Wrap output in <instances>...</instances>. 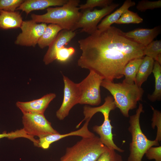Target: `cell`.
Returning a JSON list of instances; mask_svg holds the SVG:
<instances>
[{"label":"cell","instance_id":"1","mask_svg":"<svg viewBox=\"0 0 161 161\" xmlns=\"http://www.w3.org/2000/svg\"><path fill=\"white\" fill-rule=\"evenodd\" d=\"M78 43L82 53L78 66L95 72L104 80L122 78L130 61L144 56L145 47L126 38L124 32L114 26L97 29Z\"/></svg>","mask_w":161,"mask_h":161},{"label":"cell","instance_id":"2","mask_svg":"<svg viewBox=\"0 0 161 161\" xmlns=\"http://www.w3.org/2000/svg\"><path fill=\"white\" fill-rule=\"evenodd\" d=\"M80 2V0H68L61 7L48 8L44 14H32V19L37 23L56 24L63 30L74 31L81 15L78 7Z\"/></svg>","mask_w":161,"mask_h":161},{"label":"cell","instance_id":"3","mask_svg":"<svg viewBox=\"0 0 161 161\" xmlns=\"http://www.w3.org/2000/svg\"><path fill=\"white\" fill-rule=\"evenodd\" d=\"M102 86L111 94L117 108L125 117L129 116L130 110L136 108L138 102L141 100L144 91L134 83H114L113 81L103 80Z\"/></svg>","mask_w":161,"mask_h":161},{"label":"cell","instance_id":"4","mask_svg":"<svg viewBox=\"0 0 161 161\" xmlns=\"http://www.w3.org/2000/svg\"><path fill=\"white\" fill-rule=\"evenodd\" d=\"M143 108V104L140 103L135 114L130 116L128 130L131 135V140L128 161H142L144 155L149 148L159 145L158 142L149 140L142 131L140 118L141 113L144 112Z\"/></svg>","mask_w":161,"mask_h":161},{"label":"cell","instance_id":"5","mask_svg":"<svg viewBox=\"0 0 161 161\" xmlns=\"http://www.w3.org/2000/svg\"><path fill=\"white\" fill-rule=\"evenodd\" d=\"M108 149L95 135L83 138L73 146L66 148L60 161H96Z\"/></svg>","mask_w":161,"mask_h":161},{"label":"cell","instance_id":"6","mask_svg":"<svg viewBox=\"0 0 161 161\" xmlns=\"http://www.w3.org/2000/svg\"><path fill=\"white\" fill-rule=\"evenodd\" d=\"M116 108L113 98L109 95L105 98V102L102 105L97 107L88 106L86 111L87 115L90 117H92L98 112H100L103 114L104 118L103 123L100 126H94L93 131L100 136L99 138L101 142L109 149L122 153L124 150L118 147L113 141L112 133L113 127L111 124V120L109 118L110 112Z\"/></svg>","mask_w":161,"mask_h":161},{"label":"cell","instance_id":"7","mask_svg":"<svg viewBox=\"0 0 161 161\" xmlns=\"http://www.w3.org/2000/svg\"><path fill=\"white\" fill-rule=\"evenodd\" d=\"M78 83L81 96L79 104L97 106L101 102L100 86L102 78L92 71Z\"/></svg>","mask_w":161,"mask_h":161},{"label":"cell","instance_id":"8","mask_svg":"<svg viewBox=\"0 0 161 161\" xmlns=\"http://www.w3.org/2000/svg\"><path fill=\"white\" fill-rule=\"evenodd\" d=\"M23 129L28 135L39 138L46 136L59 133L52 126L51 123L44 114H23Z\"/></svg>","mask_w":161,"mask_h":161},{"label":"cell","instance_id":"9","mask_svg":"<svg viewBox=\"0 0 161 161\" xmlns=\"http://www.w3.org/2000/svg\"><path fill=\"white\" fill-rule=\"evenodd\" d=\"M119 4L112 3L100 10L87 9L82 11L78 22L73 31L81 28V32L91 35L97 29L98 24L102 18L109 14L118 7Z\"/></svg>","mask_w":161,"mask_h":161},{"label":"cell","instance_id":"10","mask_svg":"<svg viewBox=\"0 0 161 161\" xmlns=\"http://www.w3.org/2000/svg\"><path fill=\"white\" fill-rule=\"evenodd\" d=\"M64 83V97L62 103L56 112V116L60 120H64L69 114L70 111L79 103L81 94L78 83H75L63 75Z\"/></svg>","mask_w":161,"mask_h":161},{"label":"cell","instance_id":"11","mask_svg":"<svg viewBox=\"0 0 161 161\" xmlns=\"http://www.w3.org/2000/svg\"><path fill=\"white\" fill-rule=\"evenodd\" d=\"M46 24H38L32 20L23 21L20 27L21 32L15 41L16 45L34 47L44 32Z\"/></svg>","mask_w":161,"mask_h":161},{"label":"cell","instance_id":"12","mask_svg":"<svg viewBox=\"0 0 161 161\" xmlns=\"http://www.w3.org/2000/svg\"><path fill=\"white\" fill-rule=\"evenodd\" d=\"M76 35L75 32L72 30H63L60 31L49 46L43 59L44 64L46 65H48L56 60L58 51L67 45Z\"/></svg>","mask_w":161,"mask_h":161},{"label":"cell","instance_id":"13","mask_svg":"<svg viewBox=\"0 0 161 161\" xmlns=\"http://www.w3.org/2000/svg\"><path fill=\"white\" fill-rule=\"evenodd\" d=\"M56 97L54 93L47 94L41 98L30 101H18L16 106L23 114L32 113L44 114L49 103Z\"/></svg>","mask_w":161,"mask_h":161},{"label":"cell","instance_id":"14","mask_svg":"<svg viewBox=\"0 0 161 161\" xmlns=\"http://www.w3.org/2000/svg\"><path fill=\"white\" fill-rule=\"evenodd\" d=\"M90 120L88 119L80 129L66 134H58L49 135L39 138L38 140V147L43 149H47L50 145L53 143L58 141L64 137L69 136H76L83 138L93 137L95 135L90 131L88 129V125Z\"/></svg>","mask_w":161,"mask_h":161},{"label":"cell","instance_id":"15","mask_svg":"<svg viewBox=\"0 0 161 161\" xmlns=\"http://www.w3.org/2000/svg\"><path fill=\"white\" fill-rule=\"evenodd\" d=\"M160 32V26H158L152 29H137L124 32V34L128 38L145 47L153 41Z\"/></svg>","mask_w":161,"mask_h":161},{"label":"cell","instance_id":"16","mask_svg":"<svg viewBox=\"0 0 161 161\" xmlns=\"http://www.w3.org/2000/svg\"><path fill=\"white\" fill-rule=\"evenodd\" d=\"M68 0H26L16 9L25 12L27 15L34 10H41L53 6H62Z\"/></svg>","mask_w":161,"mask_h":161},{"label":"cell","instance_id":"17","mask_svg":"<svg viewBox=\"0 0 161 161\" xmlns=\"http://www.w3.org/2000/svg\"><path fill=\"white\" fill-rule=\"evenodd\" d=\"M23 22L19 12L0 10V29L8 30L20 28Z\"/></svg>","mask_w":161,"mask_h":161},{"label":"cell","instance_id":"18","mask_svg":"<svg viewBox=\"0 0 161 161\" xmlns=\"http://www.w3.org/2000/svg\"><path fill=\"white\" fill-rule=\"evenodd\" d=\"M135 3L131 0H126L118 9L103 19L97 26V29L102 31L111 26L120 18L122 14L129 8L135 5Z\"/></svg>","mask_w":161,"mask_h":161},{"label":"cell","instance_id":"19","mask_svg":"<svg viewBox=\"0 0 161 161\" xmlns=\"http://www.w3.org/2000/svg\"><path fill=\"white\" fill-rule=\"evenodd\" d=\"M154 59L145 56L143 58L135 78L134 83L139 87L146 81L149 76L152 72L153 68Z\"/></svg>","mask_w":161,"mask_h":161},{"label":"cell","instance_id":"20","mask_svg":"<svg viewBox=\"0 0 161 161\" xmlns=\"http://www.w3.org/2000/svg\"><path fill=\"white\" fill-rule=\"evenodd\" d=\"M63 30L60 26L57 24H50L47 25L38 42L39 47L43 49L49 47L59 32Z\"/></svg>","mask_w":161,"mask_h":161},{"label":"cell","instance_id":"21","mask_svg":"<svg viewBox=\"0 0 161 161\" xmlns=\"http://www.w3.org/2000/svg\"><path fill=\"white\" fill-rule=\"evenodd\" d=\"M143 58H134L128 63L123 69V74L125 78L123 81L129 83H134L136 75Z\"/></svg>","mask_w":161,"mask_h":161},{"label":"cell","instance_id":"22","mask_svg":"<svg viewBox=\"0 0 161 161\" xmlns=\"http://www.w3.org/2000/svg\"><path fill=\"white\" fill-rule=\"evenodd\" d=\"M152 72L155 78L154 90L151 95H148V98L151 101L160 100L161 99V66L155 61Z\"/></svg>","mask_w":161,"mask_h":161},{"label":"cell","instance_id":"23","mask_svg":"<svg viewBox=\"0 0 161 161\" xmlns=\"http://www.w3.org/2000/svg\"><path fill=\"white\" fill-rule=\"evenodd\" d=\"M143 19L137 13L128 10L123 13L115 23L117 24H135L143 22Z\"/></svg>","mask_w":161,"mask_h":161},{"label":"cell","instance_id":"24","mask_svg":"<svg viewBox=\"0 0 161 161\" xmlns=\"http://www.w3.org/2000/svg\"><path fill=\"white\" fill-rule=\"evenodd\" d=\"M143 52L144 55L151 57L155 60L158 55L161 54V40H153L144 47Z\"/></svg>","mask_w":161,"mask_h":161},{"label":"cell","instance_id":"25","mask_svg":"<svg viewBox=\"0 0 161 161\" xmlns=\"http://www.w3.org/2000/svg\"><path fill=\"white\" fill-rule=\"evenodd\" d=\"M151 106L153 112L151 127L153 129L155 126L157 128V135L155 140L159 142L161 141V112L152 106Z\"/></svg>","mask_w":161,"mask_h":161},{"label":"cell","instance_id":"26","mask_svg":"<svg viewBox=\"0 0 161 161\" xmlns=\"http://www.w3.org/2000/svg\"><path fill=\"white\" fill-rule=\"evenodd\" d=\"M112 2V0H87L85 3L79 5V8L82 11L87 9L92 10L97 7L103 8L106 7L111 4Z\"/></svg>","mask_w":161,"mask_h":161},{"label":"cell","instance_id":"27","mask_svg":"<svg viewBox=\"0 0 161 161\" xmlns=\"http://www.w3.org/2000/svg\"><path fill=\"white\" fill-rule=\"evenodd\" d=\"M161 7V0L149 1L143 0L139 1L136 8L139 11L143 12L147 10H153Z\"/></svg>","mask_w":161,"mask_h":161},{"label":"cell","instance_id":"28","mask_svg":"<svg viewBox=\"0 0 161 161\" xmlns=\"http://www.w3.org/2000/svg\"><path fill=\"white\" fill-rule=\"evenodd\" d=\"M23 0H0V10L15 11Z\"/></svg>","mask_w":161,"mask_h":161},{"label":"cell","instance_id":"29","mask_svg":"<svg viewBox=\"0 0 161 161\" xmlns=\"http://www.w3.org/2000/svg\"><path fill=\"white\" fill-rule=\"evenodd\" d=\"M75 51L73 47L66 48L63 47L57 52L56 59L61 62L66 61L74 53Z\"/></svg>","mask_w":161,"mask_h":161},{"label":"cell","instance_id":"30","mask_svg":"<svg viewBox=\"0 0 161 161\" xmlns=\"http://www.w3.org/2000/svg\"><path fill=\"white\" fill-rule=\"evenodd\" d=\"M145 155L149 160H154L155 161H161V146L150 147L147 150Z\"/></svg>","mask_w":161,"mask_h":161},{"label":"cell","instance_id":"31","mask_svg":"<svg viewBox=\"0 0 161 161\" xmlns=\"http://www.w3.org/2000/svg\"><path fill=\"white\" fill-rule=\"evenodd\" d=\"M111 156V149H108L103 153L96 161H110Z\"/></svg>","mask_w":161,"mask_h":161},{"label":"cell","instance_id":"32","mask_svg":"<svg viewBox=\"0 0 161 161\" xmlns=\"http://www.w3.org/2000/svg\"><path fill=\"white\" fill-rule=\"evenodd\" d=\"M111 156L110 161H123L121 155L117 153L115 150L111 149Z\"/></svg>","mask_w":161,"mask_h":161}]
</instances>
